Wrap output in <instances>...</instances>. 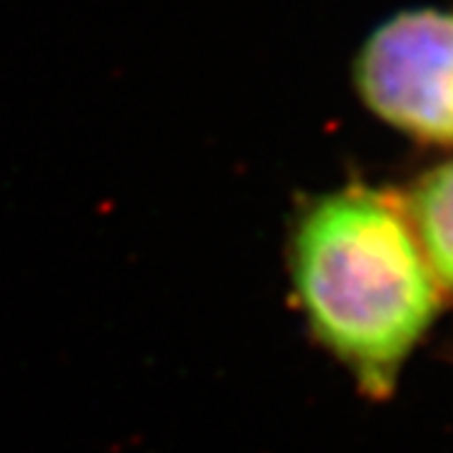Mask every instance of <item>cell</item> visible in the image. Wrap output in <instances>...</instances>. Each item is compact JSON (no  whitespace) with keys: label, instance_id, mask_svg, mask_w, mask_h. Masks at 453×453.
<instances>
[{"label":"cell","instance_id":"1","mask_svg":"<svg viewBox=\"0 0 453 453\" xmlns=\"http://www.w3.org/2000/svg\"><path fill=\"white\" fill-rule=\"evenodd\" d=\"M290 270L315 340L365 393H390L438 310V280L408 214L360 187L320 196L292 229Z\"/></svg>","mask_w":453,"mask_h":453},{"label":"cell","instance_id":"2","mask_svg":"<svg viewBox=\"0 0 453 453\" xmlns=\"http://www.w3.org/2000/svg\"><path fill=\"white\" fill-rule=\"evenodd\" d=\"M356 88L390 127L453 144V13L428 8L386 20L357 53Z\"/></svg>","mask_w":453,"mask_h":453},{"label":"cell","instance_id":"3","mask_svg":"<svg viewBox=\"0 0 453 453\" xmlns=\"http://www.w3.org/2000/svg\"><path fill=\"white\" fill-rule=\"evenodd\" d=\"M408 219L436 280L453 290V159L418 181L408 202Z\"/></svg>","mask_w":453,"mask_h":453}]
</instances>
